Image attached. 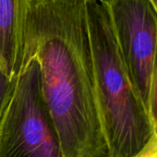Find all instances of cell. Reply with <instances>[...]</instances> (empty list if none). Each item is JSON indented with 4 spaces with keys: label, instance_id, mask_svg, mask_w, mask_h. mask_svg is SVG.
<instances>
[{
    "label": "cell",
    "instance_id": "1",
    "mask_svg": "<svg viewBox=\"0 0 157 157\" xmlns=\"http://www.w3.org/2000/svg\"><path fill=\"white\" fill-rule=\"evenodd\" d=\"M95 98L107 157H131L155 134L150 115L123 62L107 5L86 1Z\"/></svg>",
    "mask_w": 157,
    "mask_h": 157
},
{
    "label": "cell",
    "instance_id": "2",
    "mask_svg": "<svg viewBox=\"0 0 157 157\" xmlns=\"http://www.w3.org/2000/svg\"><path fill=\"white\" fill-rule=\"evenodd\" d=\"M0 157H63L35 57L22 63L1 118Z\"/></svg>",
    "mask_w": 157,
    "mask_h": 157
},
{
    "label": "cell",
    "instance_id": "3",
    "mask_svg": "<svg viewBox=\"0 0 157 157\" xmlns=\"http://www.w3.org/2000/svg\"><path fill=\"white\" fill-rule=\"evenodd\" d=\"M131 83L149 113L157 49V13L150 0H104Z\"/></svg>",
    "mask_w": 157,
    "mask_h": 157
},
{
    "label": "cell",
    "instance_id": "4",
    "mask_svg": "<svg viewBox=\"0 0 157 157\" xmlns=\"http://www.w3.org/2000/svg\"><path fill=\"white\" fill-rule=\"evenodd\" d=\"M31 0H0V66L10 78L21 70L26 17Z\"/></svg>",
    "mask_w": 157,
    "mask_h": 157
},
{
    "label": "cell",
    "instance_id": "5",
    "mask_svg": "<svg viewBox=\"0 0 157 157\" xmlns=\"http://www.w3.org/2000/svg\"><path fill=\"white\" fill-rule=\"evenodd\" d=\"M149 115L153 123L155 134L157 135V49L154 69L150 86V97H149Z\"/></svg>",
    "mask_w": 157,
    "mask_h": 157
},
{
    "label": "cell",
    "instance_id": "6",
    "mask_svg": "<svg viewBox=\"0 0 157 157\" xmlns=\"http://www.w3.org/2000/svg\"><path fill=\"white\" fill-rule=\"evenodd\" d=\"M16 79H10L3 72L0 66V121L6 107V104L9 100V98L12 94Z\"/></svg>",
    "mask_w": 157,
    "mask_h": 157
},
{
    "label": "cell",
    "instance_id": "7",
    "mask_svg": "<svg viewBox=\"0 0 157 157\" xmlns=\"http://www.w3.org/2000/svg\"><path fill=\"white\" fill-rule=\"evenodd\" d=\"M131 157H157V135L154 134L150 141Z\"/></svg>",
    "mask_w": 157,
    "mask_h": 157
},
{
    "label": "cell",
    "instance_id": "8",
    "mask_svg": "<svg viewBox=\"0 0 157 157\" xmlns=\"http://www.w3.org/2000/svg\"><path fill=\"white\" fill-rule=\"evenodd\" d=\"M150 1H151L152 5L154 6V7H155V9L157 13V0H150Z\"/></svg>",
    "mask_w": 157,
    "mask_h": 157
},
{
    "label": "cell",
    "instance_id": "9",
    "mask_svg": "<svg viewBox=\"0 0 157 157\" xmlns=\"http://www.w3.org/2000/svg\"><path fill=\"white\" fill-rule=\"evenodd\" d=\"M86 1H88V0H86Z\"/></svg>",
    "mask_w": 157,
    "mask_h": 157
}]
</instances>
